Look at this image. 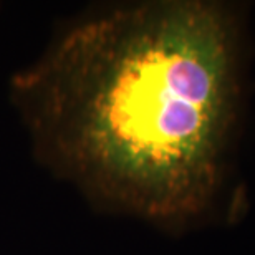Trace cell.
I'll return each instance as SVG.
<instances>
[{"mask_svg": "<svg viewBox=\"0 0 255 255\" xmlns=\"http://www.w3.org/2000/svg\"><path fill=\"white\" fill-rule=\"evenodd\" d=\"M236 95L232 20L204 0L96 15L12 80L42 162L91 199L156 221L211 202Z\"/></svg>", "mask_w": 255, "mask_h": 255, "instance_id": "cell-1", "label": "cell"}]
</instances>
